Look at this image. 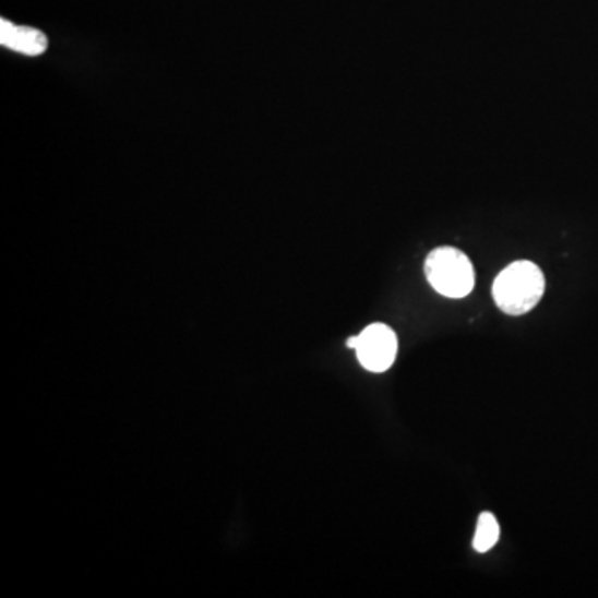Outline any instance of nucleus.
<instances>
[{
  "instance_id": "obj_1",
  "label": "nucleus",
  "mask_w": 598,
  "mask_h": 598,
  "mask_svg": "<svg viewBox=\"0 0 598 598\" xmlns=\"http://www.w3.org/2000/svg\"><path fill=\"white\" fill-rule=\"evenodd\" d=\"M546 278L533 261H515L502 270L492 286V296L499 310L511 316L529 313L542 299Z\"/></svg>"
},
{
  "instance_id": "obj_2",
  "label": "nucleus",
  "mask_w": 598,
  "mask_h": 598,
  "mask_svg": "<svg viewBox=\"0 0 598 598\" xmlns=\"http://www.w3.org/2000/svg\"><path fill=\"white\" fill-rule=\"evenodd\" d=\"M429 285L445 298L461 299L470 295L476 285V273L466 253L453 247H441L426 260Z\"/></svg>"
},
{
  "instance_id": "obj_3",
  "label": "nucleus",
  "mask_w": 598,
  "mask_h": 598,
  "mask_svg": "<svg viewBox=\"0 0 598 598\" xmlns=\"http://www.w3.org/2000/svg\"><path fill=\"white\" fill-rule=\"evenodd\" d=\"M356 355L362 368L384 372L397 358V336L387 324L374 323L356 336Z\"/></svg>"
},
{
  "instance_id": "obj_4",
  "label": "nucleus",
  "mask_w": 598,
  "mask_h": 598,
  "mask_svg": "<svg viewBox=\"0 0 598 598\" xmlns=\"http://www.w3.org/2000/svg\"><path fill=\"white\" fill-rule=\"evenodd\" d=\"M0 44L12 52L27 57L43 56L49 49V39L43 31L14 24L8 19L0 21Z\"/></svg>"
},
{
  "instance_id": "obj_5",
  "label": "nucleus",
  "mask_w": 598,
  "mask_h": 598,
  "mask_svg": "<svg viewBox=\"0 0 598 598\" xmlns=\"http://www.w3.org/2000/svg\"><path fill=\"white\" fill-rule=\"evenodd\" d=\"M501 537V526L498 518L491 512H482L477 521L476 536H474L473 546L479 553L489 552L498 543Z\"/></svg>"
}]
</instances>
